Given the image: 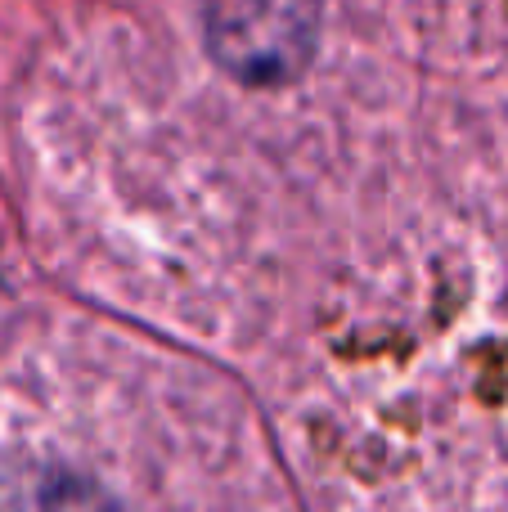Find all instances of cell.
Segmentation results:
<instances>
[{
	"label": "cell",
	"mask_w": 508,
	"mask_h": 512,
	"mask_svg": "<svg viewBox=\"0 0 508 512\" xmlns=\"http://www.w3.org/2000/svg\"><path fill=\"white\" fill-rule=\"evenodd\" d=\"M320 0H207V45L221 72L248 86L302 77L320 50Z\"/></svg>",
	"instance_id": "obj_1"
},
{
	"label": "cell",
	"mask_w": 508,
	"mask_h": 512,
	"mask_svg": "<svg viewBox=\"0 0 508 512\" xmlns=\"http://www.w3.org/2000/svg\"><path fill=\"white\" fill-rule=\"evenodd\" d=\"M0 512H122L99 472L54 454H18L0 463Z\"/></svg>",
	"instance_id": "obj_2"
}]
</instances>
